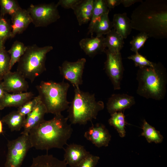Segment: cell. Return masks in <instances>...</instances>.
<instances>
[{
    "label": "cell",
    "instance_id": "1",
    "mask_svg": "<svg viewBox=\"0 0 167 167\" xmlns=\"http://www.w3.org/2000/svg\"><path fill=\"white\" fill-rule=\"evenodd\" d=\"M132 29L147 34L149 37H167V2L165 0L143 1L131 15Z\"/></svg>",
    "mask_w": 167,
    "mask_h": 167
},
{
    "label": "cell",
    "instance_id": "16",
    "mask_svg": "<svg viewBox=\"0 0 167 167\" xmlns=\"http://www.w3.org/2000/svg\"><path fill=\"white\" fill-rule=\"evenodd\" d=\"M103 36H91L81 39L79 42L80 48L88 56L93 57L104 52L105 49Z\"/></svg>",
    "mask_w": 167,
    "mask_h": 167
},
{
    "label": "cell",
    "instance_id": "14",
    "mask_svg": "<svg viewBox=\"0 0 167 167\" xmlns=\"http://www.w3.org/2000/svg\"><path fill=\"white\" fill-rule=\"evenodd\" d=\"M135 103V100L133 96L126 94H113L108 100L106 108L108 112L111 114L115 112H123Z\"/></svg>",
    "mask_w": 167,
    "mask_h": 167
},
{
    "label": "cell",
    "instance_id": "19",
    "mask_svg": "<svg viewBox=\"0 0 167 167\" xmlns=\"http://www.w3.org/2000/svg\"><path fill=\"white\" fill-rule=\"evenodd\" d=\"M47 113L46 108L41 101L34 109L27 116L23 126L21 135H28L30 131L43 121L44 117Z\"/></svg>",
    "mask_w": 167,
    "mask_h": 167
},
{
    "label": "cell",
    "instance_id": "15",
    "mask_svg": "<svg viewBox=\"0 0 167 167\" xmlns=\"http://www.w3.org/2000/svg\"><path fill=\"white\" fill-rule=\"evenodd\" d=\"M12 24L11 38L23 32L32 23L29 14L27 10L21 7L11 15Z\"/></svg>",
    "mask_w": 167,
    "mask_h": 167
},
{
    "label": "cell",
    "instance_id": "28",
    "mask_svg": "<svg viewBox=\"0 0 167 167\" xmlns=\"http://www.w3.org/2000/svg\"><path fill=\"white\" fill-rule=\"evenodd\" d=\"M0 15L3 17L7 14L11 16L21 8L15 0H0Z\"/></svg>",
    "mask_w": 167,
    "mask_h": 167
},
{
    "label": "cell",
    "instance_id": "27",
    "mask_svg": "<svg viewBox=\"0 0 167 167\" xmlns=\"http://www.w3.org/2000/svg\"><path fill=\"white\" fill-rule=\"evenodd\" d=\"M25 46L22 42L18 41H15L10 49L7 51L11 58L10 70L18 62L21 57L24 54L26 49Z\"/></svg>",
    "mask_w": 167,
    "mask_h": 167
},
{
    "label": "cell",
    "instance_id": "26",
    "mask_svg": "<svg viewBox=\"0 0 167 167\" xmlns=\"http://www.w3.org/2000/svg\"><path fill=\"white\" fill-rule=\"evenodd\" d=\"M108 120L109 125L113 126L117 131L121 137H124L126 135L125 126L127 123L123 112H117L110 114Z\"/></svg>",
    "mask_w": 167,
    "mask_h": 167
},
{
    "label": "cell",
    "instance_id": "17",
    "mask_svg": "<svg viewBox=\"0 0 167 167\" xmlns=\"http://www.w3.org/2000/svg\"><path fill=\"white\" fill-rule=\"evenodd\" d=\"M31 92L18 93L6 92L0 100V110L8 107H19L31 100L33 96Z\"/></svg>",
    "mask_w": 167,
    "mask_h": 167
},
{
    "label": "cell",
    "instance_id": "38",
    "mask_svg": "<svg viewBox=\"0 0 167 167\" xmlns=\"http://www.w3.org/2000/svg\"><path fill=\"white\" fill-rule=\"evenodd\" d=\"M142 0H121V4L126 7H128L137 2H142Z\"/></svg>",
    "mask_w": 167,
    "mask_h": 167
},
{
    "label": "cell",
    "instance_id": "2",
    "mask_svg": "<svg viewBox=\"0 0 167 167\" xmlns=\"http://www.w3.org/2000/svg\"><path fill=\"white\" fill-rule=\"evenodd\" d=\"M68 120L67 117L60 114L50 120H44L32 129L28 135L32 147L46 151L53 148L63 149L73 131Z\"/></svg>",
    "mask_w": 167,
    "mask_h": 167
},
{
    "label": "cell",
    "instance_id": "22",
    "mask_svg": "<svg viewBox=\"0 0 167 167\" xmlns=\"http://www.w3.org/2000/svg\"><path fill=\"white\" fill-rule=\"evenodd\" d=\"M29 167H68L65 161L60 160L52 155L38 156L33 158Z\"/></svg>",
    "mask_w": 167,
    "mask_h": 167
},
{
    "label": "cell",
    "instance_id": "35",
    "mask_svg": "<svg viewBox=\"0 0 167 167\" xmlns=\"http://www.w3.org/2000/svg\"><path fill=\"white\" fill-rule=\"evenodd\" d=\"M100 157L90 153L76 167H95Z\"/></svg>",
    "mask_w": 167,
    "mask_h": 167
},
{
    "label": "cell",
    "instance_id": "23",
    "mask_svg": "<svg viewBox=\"0 0 167 167\" xmlns=\"http://www.w3.org/2000/svg\"><path fill=\"white\" fill-rule=\"evenodd\" d=\"M26 116L19 113L17 110L12 111L2 117V122L8 126L11 131H19L23 127Z\"/></svg>",
    "mask_w": 167,
    "mask_h": 167
},
{
    "label": "cell",
    "instance_id": "8",
    "mask_svg": "<svg viewBox=\"0 0 167 167\" xmlns=\"http://www.w3.org/2000/svg\"><path fill=\"white\" fill-rule=\"evenodd\" d=\"M27 10L36 27H46L60 17L58 6L54 3L31 4Z\"/></svg>",
    "mask_w": 167,
    "mask_h": 167
},
{
    "label": "cell",
    "instance_id": "29",
    "mask_svg": "<svg viewBox=\"0 0 167 167\" xmlns=\"http://www.w3.org/2000/svg\"><path fill=\"white\" fill-rule=\"evenodd\" d=\"M11 58L5 48L0 50V80H2L4 75L10 70Z\"/></svg>",
    "mask_w": 167,
    "mask_h": 167
},
{
    "label": "cell",
    "instance_id": "36",
    "mask_svg": "<svg viewBox=\"0 0 167 167\" xmlns=\"http://www.w3.org/2000/svg\"><path fill=\"white\" fill-rule=\"evenodd\" d=\"M81 1V0H60L56 5L58 6H61L65 9H71L73 10Z\"/></svg>",
    "mask_w": 167,
    "mask_h": 167
},
{
    "label": "cell",
    "instance_id": "30",
    "mask_svg": "<svg viewBox=\"0 0 167 167\" xmlns=\"http://www.w3.org/2000/svg\"><path fill=\"white\" fill-rule=\"evenodd\" d=\"M149 38L147 34L143 32H140L135 36H133L132 40L130 42L131 46V50L135 53L138 52V51L143 46Z\"/></svg>",
    "mask_w": 167,
    "mask_h": 167
},
{
    "label": "cell",
    "instance_id": "37",
    "mask_svg": "<svg viewBox=\"0 0 167 167\" xmlns=\"http://www.w3.org/2000/svg\"><path fill=\"white\" fill-rule=\"evenodd\" d=\"M108 8L110 9L114 7L121 4V0H104Z\"/></svg>",
    "mask_w": 167,
    "mask_h": 167
},
{
    "label": "cell",
    "instance_id": "25",
    "mask_svg": "<svg viewBox=\"0 0 167 167\" xmlns=\"http://www.w3.org/2000/svg\"><path fill=\"white\" fill-rule=\"evenodd\" d=\"M142 129L143 132L141 135L145 137L149 143L154 142L156 143H158L162 142L163 137L160 131L150 125L145 120L143 121Z\"/></svg>",
    "mask_w": 167,
    "mask_h": 167
},
{
    "label": "cell",
    "instance_id": "18",
    "mask_svg": "<svg viewBox=\"0 0 167 167\" xmlns=\"http://www.w3.org/2000/svg\"><path fill=\"white\" fill-rule=\"evenodd\" d=\"M109 12L105 13L91 20L88 28V33L91 34V36L94 33L97 36H103L112 29V22L109 20Z\"/></svg>",
    "mask_w": 167,
    "mask_h": 167
},
{
    "label": "cell",
    "instance_id": "12",
    "mask_svg": "<svg viewBox=\"0 0 167 167\" xmlns=\"http://www.w3.org/2000/svg\"><path fill=\"white\" fill-rule=\"evenodd\" d=\"M2 84L5 91L18 93L27 92L29 85L26 79L19 72L9 71L4 76Z\"/></svg>",
    "mask_w": 167,
    "mask_h": 167
},
{
    "label": "cell",
    "instance_id": "10",
    "mask_svg": "<svg viewBox=\"0 0 167 167\" xmlns=\"http://www.w3.org/2000/svg\"><path fill=\"white\" fill-rule=\"evenodd\" d=\"M86 60L85 58L79 59L76 61H64L59 66L60 73L69 81L74 88H78L83 84V75Z\"/></svg>",
    "mask_w": 167,
    "mask_h": 167
},
{
    "label": "cell",
    "instance_id": "39",
    "mask_svg": "<svg viewBox=\"0 0 167 167\" xmlns=\"http://www.w3.org/2000/svg\"><path fill=\"white\" fill-rule=\"evenodd\" d=\"M6 92L2 85V80H0V100L2 98Z\"/></svg>",
    "mask_w": 167,
    "mask_h": 167
},
{
    "label": "cell",
    "instance_id": "41",
    "mask_svg": "<svg viewBox=\"0 0 167 167\" xmlns=\"http://www.w3.org/2000/svg\"><path fill=\"white\" fill-rule=\"evenodd\" d=\"M4 42L0 41V50L5 48L4 46Z\"/></svg>",
    "mask_w": 167,
    "mask_h": 167
},
{
    "label": "cell",
    "instance_id": "32",
    "mask_svg": "<svg viewBox=\"0 0 167 167\" xmlns=\"http://www.w3.org/2000/svg\"><path fill=\"white\" fill-rule=\"evenodd\" d=\"M41 101L38 95L18 108L17 111L22 115L27 116L34 109Z\"/></svg>",
    "mask_w": 167,
    "mask_h": 167
},
{
    "label": "cell",
    "instance_id": "20",
    "mask_svg": "<svg viewBox=\"0 0 167 167\" xmlns=\"http://www.w3.org/2000/svg\"><path fill=\"white\" fill-rule=\"evenodd\" d=\"M94 0H81L73 10L79 24H87L91 20Z\"/></svg>",
    "mask_w": 167,
    "mask_h": 167
},
{
    "label": "cell",
    "instance_id": "5",
    "mask_svg": "<svg viewBox=\"0 0 167 167\" xmlns=\"http://www.w3.org/2000/svg\"><path fill=\"white\" fill-rule=\"evenodd\" d=\"M70 86L69 83L64 81L56 82L51 80L42 81L36 86L47 113L58 115L68 109L70 104L67 98Z\"/></svg>",
    "mask_w": 167,
    "mask_h": 167
},
{
    "label": "cell",
    "instance_id": "31",
    "mask_svg": "<svg viewBox=\"0 0 167 167\" xmlns=\"http://www.w3.org/2000/svg\"><path fill=\"white\" fill-rule=\"evenodd\" d=\"M11 25L4 18L0 15V41L5 42L9 38H11Z\"/></svg>",
    "mask_w": 167,
    "mask_h": 167
},
{
    "label": "cell",
    "instance_id": "40",
    "mask_svg": "<svg viewBox=\"0 0 167 167\" xmlns=\"http://www.w3.org/2000/svg\"><path fill=\"white\" fill-rule=\"evenodd\" d=\"M2 122L1 120H0V134L2 133L3 132Z\"/></svg>",
    "mask_w": 167,
    "mask_h": 167
},
{
    "label": "cell",
    "instance_id": "24",
    "mask_svg": "<svg viewBox=\"0 0 167 167\" xmlns=\"http://www.w3.org/2000/svg\"><path fill=\"white\" fill-rule=\"evenodd\" d=\"M104 42L106 48L114 53L120 52L124 43V39L113 28L106 34Z\"/></svg>",
    "mask_w": 167,
    "mask_h": 167
},
{
    "label": "cell",
    "instance_id": "21",
    "mask_svg": "<svg viewBox=\"0 0 167 167\" xmlns=\"http://www.w3.org/2000/svg\"><path fill=\"white\" fill-rule=\"evenodd\" d=\"M112 22L115 31L124 39H126L132 29L131 20L128 17L126 13L114 14Z\"/></svg>",
    "mask_w": 167,
    "mask_h": 167
},
{
    "label": "cell",
    "instance_id": "34",
    "mask_svg": "<svg viewBox=\"0 0 167 167\" xmlns=\"http://www.w3.org/2000/svg\"><path fill=\"white\" fill-rule=\"evenodd\" d=\"M109 10L104 0H94L91 20L105 13L109 12Z\"/></svg>",
    "mask_w": 167,
    "mask_h": 167
},
{
    "label": "cell",
    "instance_id": "9",
    "mask_svg": "<svg viewBox=\"0 0 167 167\" xmlns=\"http://www.w3.org/2000/svg\"><path fill=\"white\" fill-rule=\"evenodd\" d=\"M104 52L106 55L105 63V69L110 79L114 90L121 88V82L122 79L124 68L121 52L114 53L107 49Z\"/></svg>",
    "mask_w": 167,
    "mask_h": 167
},
{
    "label": "cell",
    "instance_id": "11",
    "mask_svg": "<svg viewBox=\"0 0 167 167\" xmlns=\"http://www.w3.org/2000/svg\"><path fill=\"white\" fill-rule=\"evenodd\" d=\"M84 136L98 148L108 146L111 137L108 129L101 123H92V126L85 132Z\"/></svg>",
    "mask_w": 167,
    "mask_h": 167
},
{
    "label": "cell",
    "instance_id": "3",
    "mask_svg": "<svg viewBox=\"0 0 167 167\" xmlns=\"http://www.w3.org/2000/svg\"><path fill=\"white\" fill-rule=\"evenodd\" d=\"M167 76L166 68L160 62L155 63L153 66L139 68L136 77L137 93L147 99H163L166 92Z\"/></svg>",
    "mask_w": 167,
    "mask_h": 167
},
{
    "label": "cell",
    "instance_id": "7",
    "mask_svg": "<svg viewBox=\"0 0 167 167\" xmlns=\"http://www.w3.org/2000/svg\"><path fill=\"white\" fill-rule=\"evenodd\" d=\"M5 167H21L29 149L32 148L29 135H22L8 141Z\"/></svg>",
    "mask_w": 167,
    "mask_h": 167
},
{
    "label": "cell",
    "instance_id": "4",
    "mask_svg": "<svg viewBox=\"0 0 167 167\" xmlns=\"http://www.w3.org/2000/svg\"><path fill=\"white\" fill-rule=\"evenodd\" d=\"M104 108V102L96 101L94 94L75 88L73 99L67 109V118L71 124L84 125L96 119Z\"/></svg>",
    "mask_w": 167,
    "mask_h": 167
},
{
    "label": "cell",
    "instance_id": "13",
    "mask_svg": "<svg viewBox=\"0 0 167 167\" xmlns=\"http://www.w3.org/2000/svg\"><path fill=\"white\" fill-rule=\"evenodd\" d=\"M66 145L63 149L64 160L71 167H76L90 153L82 145L73 143Z\"/></svg>",
    "mask_w": 167,
    "mask_h": 167
},
{
    "label": "cell",
    "instance_id": "6",
    "mask_svg": "<svg viewBox=\"0 0 167 167\" xmlns=\"http://www.w3.org/2000/svg\"><path fill=\"white\" fill-rule=\"evenodd\" d=\"M53 49L50 45L39 47L36 45L27 46L24 54L18 62L16 71L32 83L46 70L47 54Z\"/></svg>",
    "mask_w": 167,
    "mask_h": 167
},
{
    "label": "cell",
    "instance_id": "33",
    "mask_svg": "<svg viewBox=\"0 0 167 167\" xmlns=\"http://www.w3.org/2000/svg\"><path fill=\"white\" fill-rule=\"evenodd\" d=\"M127 58L132 60L134 62L135 66L139 67V68L153 66L155 64V63L148 60L145 57L139 54V52L128 56Z\"/></svg>",
    "mask_w": 167,
    "mask_h": 167
}]
</instances>
